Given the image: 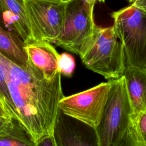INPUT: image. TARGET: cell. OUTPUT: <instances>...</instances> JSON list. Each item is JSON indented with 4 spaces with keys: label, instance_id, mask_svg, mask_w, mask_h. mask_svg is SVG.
I'll return each instance as SVG.
<instances>
[{
    "label": "cell",
    "instance_id": "16",
    "mask_svg": "<svg viewBox=\"0 0 146 146\" xmlns=\"http://www.w3.org/2000/svg\"><path fill=\"white\" fill-rule=\"evenodd\" d=\"M58 71L67 77L72 76L75 68V60L70 54L63 52L59 55L58 58Z\"/></svg>",
    "mask_w": 146,
    "mask_h": 146
},
{
    "label": "cell",
    "instance_id": "22",
    "mask_svg": "<svg viewBox=\"0 0 146 146\" xmlns=\"http://www.w3.org/2000/svg\"><path fill=\"white\" fill-rule=\"evenodd\" d=\"M0 23H1L3 27H5L4 23H3V17H2V13H1V10H0Z\"/></svg>",
    "mask_w": 146,
    "mask_h": 146
},
{
    "label": "cell",
    "instance_id": "23",
    "mask_svg": "<svg viewBox=\"0 0 146 146\" xmlns=\"http://www.w3.org/2000/svg\"><path fill=\"white\" fill-rule=\"evenodd\" d=\"M50 1H56V2H67L71 0H50Z\"/></svg>",
    "mask_w": 146,
    "mask_h": 146
},
{
    "label": "cell",
    "instance_id": "7",
    "mask_svg": "<svg viewBox=\"0 0 146 146\" xmlns=\"http://www.w3.org/2000/svg\"><path fill=\"white\" fill-rule=\"evenodd\" d=\"M34 41L54 43L63 27L67 2L23 0Z\"/></svg>",
    "mask_w": 146,
    "mask_h": 146
},
{
    "label": "cell",
    "instance_id": "11",
    "mask_svg": "<svg viewBox=\"0 0 146 146\" xmlns=\"http://www.w3.org/2000/svg\"><path fill=\"white\" fill-rule=\"evenodd\" d=\"M135 116L146 111V69L125 65L123 75Z\"/></svg>",
    "mask_w": 146,
    "mask_h": 146
},
{
    "label": "cell",
    "instance_id": "1",
    "mask_svg": "<svg viewBox=\"0 0 146 146\" xmlns=\"http://www.w3.org/2000/svg\"><path fill=\"white\" fill-rule=\"evenodd\" d=\"M0 64L19 121L36 142L53 134L59 102L64 97L60 73L47 80L41 74L22 68L1 54Z\"/></svg>",
    "mask_w": 146,
    "mask_h": 146
},
{
    "label": "cell",
    "instance_id": "20",
    "mask_svg": "<svg viewBox=\"0 0 146 146\" xmlns=\"http://www.w3.org/2000/svg\"><path fill=\"white\" fill-rule=\"evenodd\" d=\"M12 118L13 117L6 116H0V132L7 127Z\"/></svg>",
    "mask_w": 146,
    "mask_h": 146
},
{
    "label": "cell",
    "instance_id": "5",
    "mask_svg": "<svg viewBox=\"0 0 146 146\" xmlns=\"http://www.w3.org/2000/svg\"><path fill=\"white\" fill-rule=\"evenodd\" d=\"M111 15L115 33L124 48L126 64L146 69V13L129 5Z\"/></svg>",
    "mask_w": 146,
    "mask_h": 146
},
{
    "label": "cell",
    "instance_id": "8",
    "mask_svg": "<svg viewBox=\"0 0 146 146\" xmlns=\"http://www.w3.org/2000/svg\"><path fill=\"white\" fill-rule=\"evenodd\" d=\"M53 136L58 146H99L95 128L59 110Z\"/></svg>",
    "mask_w": 146,
    "mask_h": 146
},
{
    "label": "cell",
    "instance_id": "4",
    "mask_svg": "<svg viewBox=\"0 0 146 146\" xmlns=\"http://www.w3.org/2000/svg\"><path fill=\"white\" fill-rule=\"evenodd\" d=\"M95 2L71 0L66 3L62 31L54 43L78 55L86 52L93 39L96 24L94 19Z\"/></svg>",
    "mask_w": 146,
    "mask_h": 146
},
{
    "label": "cell",
    "instance_id": "17",
    "mask_svg": "<svg viewBox=\"0 0 146 146\" xmlns=\"http://www.w3.org/2000/svg\"><path fill=\"white\" fill-rule=\"evenodd\" d=\"M133 116L135 118L140 134L144 141L146 143V111L141 112L136 116L133 115Z\"/></svg>",
    "mask_w": 146,
    "mask_h": 146
},
{
    "label": "cell",
    "instance_id": "3",
    "mask_svg": "<svg viewBox=\"0 0 146 146\" xmlns=\"http://www.w3.org/2000/svg\"><path fill=\"white\" fill-rule=\"evenodd\" d=\"M112 85L99 125L95 128L99 146H119L129 125L132 108L123 76Z\"/></svg>",
    "mask_w": 146,
    "mask_h": 146
},
{
    "label": "cell",
    "instance_id": "15",
    "mask_svg": "<svg viewBox=\"0 0 146 146\" xmlns=\"http://www.w3.org/2000/svg\"><path fill=\"white\" fill-rule=\"evenodd\" d=\"M0 98L3 102V104L11 117L19 120L17 113L11 99L10 94L7 87L6 79L3 69L0 64Z\"/></svg>",
    "mask_w": 146,
    "mask_h": 146
},
{
    "label": "cell",
    "instance_id": "2",
    "mask_svg": "<svg viewBox=\"0 0 146 146\" xmlns=\"http://www.w3.org/2000/svg\"><path fill=\"white\" fill-rule=\"evenodd\" d=\"M80 59L88 69L106 79L112 80L123 75L126 65L125 56L113 26H96L92 42Z\"/></svg>",
    "mask_w": 146,
    "mask_h": 146
},
{
    "label": "cell",
    "instance_id": "18",
    "mask_svg": "<svg viewBox=\"0 0 146 146\" xmlns=\"http://www.w3.org/2000/svg\"><path fill=\"white\" fill-rule=\"evenodd\" d=\"M36 146H58L53 134L44 136L36 142Z\"/></svg>",
    "mask_w": 146,
    "mask_h": 146
},
{
    "label": "cell",
    "instance_id": "12",
    "mask_svg": "<svg viewBox=\"0 0 146 146\" xmlns=\"http://www.w3.org/2000/svg\"><path fill=\"white\" fill-rule=\"evenodd\" d=\"M25 44L17 33L6 30L0 23V54L15 64L28 71Z\"/></svg>",
    "mask_w": 146,
    "mask_h": 146
},
{
    "label": "cell",
    "instance_id": "19",
    "mask_svg": "<svg viewBox=\"0 0 146 146\" xmlns=\"http://www.w3.org/2000/svg\"><path fill=\"white\" fill-rule=\"evenodd\" d=\"M129 5H132L137 8L146 13V0H127Z\"/></svg>",
    "mask_w": 146,
    "mask_h": 146
},
{
    "label": "cell",
    "instance_id": "10",
    "mask_svg": "<svg viewBox=\"0 0 146 146\" xmlns=\"http://www.w3.org/2000/svg\"><path fill=\"white\" fill-rule=\"evenodd\" d=\"M5 27L9 26L25 44L34 42L23 0H0Z\"/></svg>",
    "mask_w": 146,
    "mask_h": 146
},
{
    "label": "cell",
    "instance_id": "13",
    "mask_svg": "<svg viewBox=\"0 0 146 146\" xmlns=\"http://www.w3.org/2000/svg\"><path fill=\"white\" fill-rule=\"evenodd\" d=\"M0 146H36V141L18 119L12 118L0 132Z\"/></svg>",
    "mask_w": 146,
    "mask_h": 146
},
{
    "label": "cell",
    "instance_id": "14",
    "mask_svg": "<svg viewBox=\"0 0 146 146\" xmlns=\"http://www.w3.org/2000/svg\"><path fill=\"white\" fill-rule=\"evenodd\" d=\"M119 146H146L138 130L135 118L132 115L128 129Z\"/></svg>",
    "mask_w": 146,
    "mask_h": 146
},
{
    "label": "cell",
    "instance_id": "9",
    "mask_svg": "<svg viewBox=\"0 0 146 146\" xmlns=\"http://www.w3.org/2000/svg\"><path fill=\"white\" fill-rule=\"evenodd\" d=\"M25 50L29 68L35 69L47 80L52 79L58 72L57 63L59 54L51 43L34 41L26 44Z\"/></svg>",
    "mask_w": 146,
    "mask_h": 146
},
{
    "label": "cell",
    "instance_id": "21",
    "mask_svg": "<svg viewBox=\"0 0 146 146\" xmlns=\"http://www.w3.org/2000/svg\"><path fill=\"white\" fill-rule=\"evenodd\" d=\"M0 116H10L9 113H8L3 101L2 100L1 98H0Z\"/></svg>",
    "mask_w": 146,
    "mask_h": 146
},
{
    "label": "cell",
    "instance_id": "24",
    "mask_svg": "<svg viewBox=\"0 0 146 146\" xmlns=\"http://www.w3.org/2000/svg\"><path fill=\"white\" fill-rule=\"evenodd\" d=\"M92 1H94L95 2H98L99 3H104L105 2V0H92Z\"/></svg>",
    "mask_w": 146,
    "mask_h": 146
},
{
    "label": "cell",
    "instance_id": "6",
    "mask_svg": "<svg viewBox=\"0 0 146 146\" xmlns=\"http://www.w3.org/2000/svg\"><path fill=\"white\" fill-rule=\"evenodd\" d=\"M111 80L70 96H64L59 104L64 114L96 128L99 125L108 100Z\"/></svg>",
    "mask_w": 146,
    "mask_h": 146
}]
</instances>
